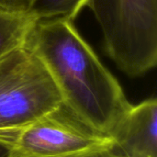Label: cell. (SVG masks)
Instances as JSON below:
<instances>
[{"mask_svg": "<svg viewBox=\"0 0 157 157\" xmlns=\"http://www.w3.org/2000/svg\"><path fill=\"white\" fill-rule=\"evenodd\" d=\"M25 46L48 69L63 104L93 130L108 135L132 105L73 21L38 20Z\"/></svg>", "mask_w": 157, "mask_h": 157, "instance_id": "obj_1", "label": "cell"}, {"mask_svg": "<svg viewBox=\"0 0 157 157\" xmlns=\"http://www.w3.org/2000/svg\"><path fill=\"white\" fill-rule=\"evenodd\" d=\"M60 90L40 59L26 46L0 60V144L63 104Z\"/></svg>", "mask_w": 157, "mask_h": 157, "instance_id": "obj_2", "label": "cell"}, {"mask_svg": "<svg viewBox=\"0 0 157 157\" xmlns=\"http://www.w3.org/2000/svg\"><path fill=\"white\" fill-rule=\"evenodd\" d=\"M103 47L117 67L141 76L157 63V0H90Z\"/></svg>", "mask_w": 157, "mask_h": 157, "instance_id": "obj_3", "label": "cell"}, {"mask_svg": "<svg viewBox=\"0 0 157 157\" xmlns=\"http://www.w3.org/2000/svg\"><path fill=\"white\" fill-rule=\"evenodd\" d=\"M110 142L63 103L19 132L8 145L7 157H63Z\"/></svg>", "mask_w": 157, "mask_h": 157, "instance_id": "obj_4", "label": "cell"}, {"mask_svg": "<svg viewBox=\"0 0 157 157\" xmlns=\"http://www.w3.org/2000/svg\"><path fill=\"white\" fill-rule=\"evenodd\" d=\"M127 157H157V100L131 105L108 134Z\"/></svg>", "mask_w": 157, "mask_h": 157, "instance_id": "obj_5", "label": "cell"}, {"mask_svg": "<svg viewBox=\"0 0 157 157\" xmlns=\"http://www.w3.org/2000/svg\"><path fill=\"white\" fill-rule=\"evenodd\" d=\"M37 21L29 12L0 6V60L26 45Z\"/></svg>", "mask_w": 157, "mask_h": 157, "instance_id": "obj_6", "label": "cell"}, {"mask_svg": "<svg viewBox=\"0 0 157 157\" xmlns=\"http://www.w3.org/2000/svg\"><path fill=\"white\" fill-rule=\"evenodd\" d=\"M90 0H30L29 13L38 20L66 19L74 21Z\"/></svg>", "mask_w": 157, "mask_h": 157, "instance_id": "obj_7", "label": "cell"}, {"mask_svg": "<svg viewBox=\"0 0 157 157\" xmlns=\"http://www.w3.org/2000/svg\"><path fill=\"white\" fill-rule=\"evenodd\" d=\"M63 157H127L114 144L113 141L102 145L83 150Z\"/></svg>", "mask_w": 157, "mask_h": 157, "instance_id": "obj_8", "label": "cell"}, {"mask_svg": "<svg viewBox=\"0 0 157 157\" xmlns=\"http://www.w3.org/2000/svg\"><path fill=\"white\" fill-rule=\"evenodd\" d=\"M0 6L17 11L29 12L30 0H0Z\"/></svg>", "mask_w": 157, "mask_h": 157, "instance_id": "obj_9", "label": "cell"}, {"mask_svg": "<svg viewBox=\"0 0 157 157\" xmlns=\"http://www.w3.org/2000/svg\"><path fill=\"white\" fill-rule=\"evenodd\" d=\"M8 155V148L6 145L0 144V157H7Z\"/></svg>", "mask_w": 157, "mask_h": 157, "instance_id": "obj_10", "label": "cell"}]
</instances>
